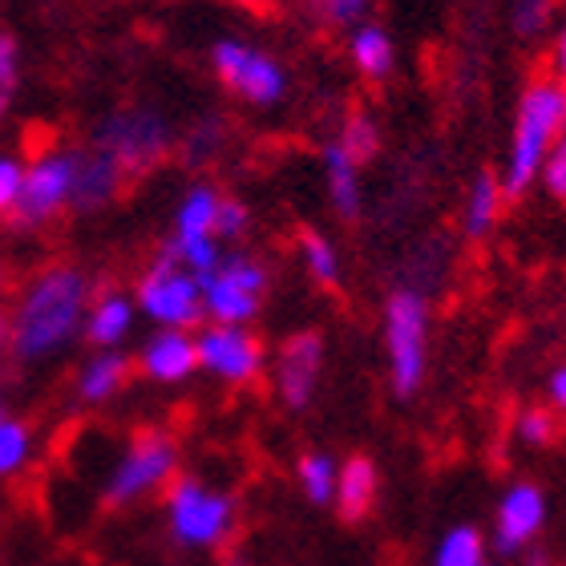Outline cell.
Returning a JSON list of instances; mask_svg holds the SVG:
<instances>
[{
	"label": "cell",
	"instance_id": "1",
	"mask_svg": "<svg viewBox=\"0 0 566 566\" xmlns=\"http://www.w3.org/2000/svg\"><path fill=\"white\" fill-rule=\"evenodd\" d=\"M85 312H90V280L82 268L53 263L36 272L17 295L9 316L17 360H49L61 353L85 328Z\"/></svg>",
	"mask_w": 566,
	"mask_h": 566
},
{
	"label": "cell",
	"instance_id": "2",
	"mask_svg": "<svg viewBox=\"0 0 566 566\" xmlns=\"http://www.w3.org/2000/svg\"><path fill=\"white\" fill-rule=\"evenodd\" d=\"M566 134L563 114V82L538 77L526 85L514 118V142H510V163L502 175V199H522L534 187V178L543 170L546 154Z\"/></svg>",
	"mask_w": 566,
	"mask_h": 566
},
{
	"label": "cell",
	"instance_id": "3",
	"mask_svg": "<svg viewBox=\"0 0 566 566\" xmlns=\"http://www.w3.org/2000/svg\"><path fill=\"white\" fill-rule=\"evenodd\" d=\"M385 348H389V377L397 397H413L424 380L429 360V304L413 287H397L385 300Z\"/></svg>",
	"mask_w": 566,
	"mask_h": 566
},
{
	"label": "cell",
	"instance_id": "4",
	"mask_svg": "<svg viewBox=\"0 0 566 566\" xmlns=\"http://www.w3.org/2000/svg\"><path fill=\"white\" fill-rule=\"evenodd\" d=\"M94 146L102 154H109V158L122 166L126 178H138L170 154L175 130H170V122H166L158 109L130 106V109H118V114L102 118V126L94 130Z\"/></svg>",
	"mask_w": 566,
	"mask_h": 566
},
{
	"label": "cell",
	"instance_id": "5",
	"mask_svg": "<svg viewBox=\"0 0 566 566\" xmlns=\"http://www.w3.org/2000/svg\"><path fill=\"white\" fill-rule=\"evenodd\" d=\"M178 446L166 429H138L106 482V506H134L175 482Z\"/></svg>",
	"mask_w": 566,
	"mask_h": 566
},
{
	"label": "cell",
	"instance_id": "6",
	"mask_svg": "<svg viewBox=\"0 0 566 566\" xmlns=\"http://www.w3.org/2000/svg\"><path fill=\"white\" fill-rule=\"evenodd\" d=\"M202 316L211 324H248L263 307L268 295V268L248 251H231L211 275L199 280Z\"/></svg>",
	"mask_w": 566,
	"mask_h": 566
},
{
	"label": "cell",
	"instance_id": "7",
	"mask_svg": "<svg viewBox=\"0 0 566 566\" xmlns=\"http://www.w3.org/2000/svg\"><path fill=\"white\" fill-rule=\"evenodd\" d=\"M166 518L182 546H223L235 526V506L227 494H214L199 478H175L166 485Z\"/></svg>",
	"mask_w": 566,
	"mask_h": 566
},
{
	"label": "cell",
	"instance_id": "8",
	"mask_svg": "<svg viewBox=\"0 0 566 566\" xmlns=\"http://www.w3.org/2000/svg\"><path fill=\"white\" fill-rule=\"evenodd\" d=\"M138 307L163 328H190L202 319V287L182 263L158 251V260L138 280Z\"/></svg>",
	"mask_w": 566,
	"mask_h": 566
},
{
	"label": "cell",
	"instance_id": "9",
	"mask_svg": "<svg viewBox=\"0 0 566 566\" xmlns=\"http://www.w3.org/2000/svg\"><path fill=\"white\" fill-rule=\"evenodd\" d=\"M70 190H73V154L65 150L36 154V163L24 166L21 195H17V207L9 211L12 227H21V231L45 227L49 219H57L70 207Z\"/></svg>",
	"mask_w": 566,
	"mask_h": 566
},
{
	"label": "cell",
	"instance_id": "10",
	"mask_svg": "<svg viewBox=\"0 0 566 566\" xmlns=\"http://www.w3.org/2000/svg\"><path fill=\"white\" fill-rule=\"evenodd\" d=\"M214 73L219 82L235 97L251 102V106H275L287 94V73L280 70V61L268 57L263 49L243 45V41H219L211 49Z\"/></svg>",
	"mask_w": 566,
	"mask_h": 566
},
{
	"label": "cell",
	"instance_id": "11",
	"mask_svg": "<svg viewBox=\"0 0 566 566\" xmlns=\"http://www.w3.org/2000/svg\"><path fill=\"white\" fill-rule=\"evenodd\" d=\"M199 348V368L231 385H251L263 373V340L243 324H207L195 336Z\"/></svg>",
	"mask_w": 566,
	"mask_h": 566
},
{
	"label": "cell",
	"instance_id": "12",
	"mask_svg": "<svg viewBox=\"0 0 566 566\" xmlns=\"http://www.w3.org/2000/svg\"><path fill=\"white\" fill-rule=\"evenodd\" d=\"M319 368H324V336L319 332H295L275 353V389L287 409H307L316 397Z\"/></svg>",
	"mask_w": 566,
	"mask_h": 566
},
{
	"label": "cell",
	"instance_id": "13",
	"mask_svg": "<svg viewBox=\"0 0 566 566\" xmlns=\"http://www.w3.org/2000/svg\"><path fill=\"white\" fill-rule=\"evenodd\" d=\"M126 187V175L122 166L102 154L97 146L73 154V190H70V207L77 214L102 211L109 202L118 199V190Z\"/></svg>",
	"mask_w": 566,
	"mask_h": 566
},
{
	"label": "cell",
	"instance_id": "14",
	"mask_svg": "<svg viewBox=\"0 0 566 566\" xmlns=\"http://www.w3.org/2000/svg\"><path fill=\"white\" fill-rule=\"evenodd\" d=\"M543 522H546L543 490H538V485H531V482L510 485L506 497H502V506H497L494 546L502 551V555H514V551H522L534 534L543 531Z\"/></svg>",
	"mask_w": 566,
	"mask_h": 566
},
{
	"label": "cell",
	"instance_id": "15",
	"mask_svg": "<svg viewBox=\"0 0 566 566\" xmlns=\"http://www.w3.org/2000/svg\"><path fill=\"white\" fill-rule=\"evenodd\" d=\"M138 368L158 385H178L199 368V348L187 328H163L142 344Z\"/></svg>",
	"mask_w": 566,
	"mask_h": 566
},
{
	"label": "cell",
	"instance_id": "16",
	"mask_svg": "<svg viewBox=\"0 0 566 566\" xmlns=\"http://www.w3.org/2000/svg\"><path fill=\"white\" fill-rule=\"evenodd\" d=\"M332 502H336V514H340V522H365L368 514H373V506H377V465L368 458H348L336 470V494H332Z\"/></svg>",
	"mask_w": 566,
	"mask_h": 566
},
{
	"label": "cell",
	"instance_id": "17",
	"mask_svg": "<svg viewBox=\"0 0 566 566\" xmlns=\"http://www.w3.org/2000/svg\"><path fill=\"white\" fill-rule=\"evenodd\" d=\"M134 365L126 360L122 353H97L90 356L77 373V397L85 405H106L109 397H118L126 389V380H130Z\"/></svg>",
	"mask_w": 566,
	"mask_h": 566
},
{
	"label": "cell",
	"instance_id": "18",
	"mask_svg": "<svg viewBox=\"0 0 566 566\" xmlns=\"http://www.w3.org/2000/svg\"><path fill=\"white\" fill-rule=\"evenodd\" d=\"M348 53H353V65L360 70V77H365V82H373V85L389 82L397 53H392V41H389V33H385L380 24H373V21L356 24L353 41H348Z\"/></svg>",
	"mask_w": 566,
	"mask_h": 566
},
{
	"label": "cell",
	"instance_id": "19",
	"mask_svg": "<svg viewBox=\"0 0 566 566\" xmlns=\"http://www.w3.org/2000/svg\"><path fill=\"white\" fill-rule=\"evenodd\" d=\"M130 324H134V304L118 292H106L102 300L90 304V312H85V336H90V344L106 348V353L114 344L126 340Z\"/></svg>",
	"mask_w": 566,
	"mask_h": 566
},
{
	"label": "cell",
	"instance_id": "20",
	"mask_svg": "<svg viewBox=\"0 0 566 566\" xmlns=\"http://www.w3.org/2000/svg\"><path fill=\"white\" fill-rule=\"evenodd\" d=\"M502 178L494 175V170H482V175L473 178L470 187V199H465V219H461V227H465V235L478 243V239H485L490 231H494L497 214H502Z\"/></svg>",
	"mask_w": 566,
	"mask_h": 566
},
{
	"label": "cell",
	"instance_id": "21",
	"mask_svg": "<svg viewBox=\"0 0 566 566\" xmlns=\"http://www.w3.org/2000/svg\"><path fill=\"white\" fill-rule=\"evenodd\" d=\"M356 170H360V166H356L336 142L324 146V175H328L332 207H336V214L348 219V223L360 214V175H356Z\"/></svg>",
	"mask_w": 566,
	"mask_h": 566
},
{
	"label": "cell",
	"instance_id": "22",
	"mask_svg": "<svg viewBox=\"0 0 566 566\" xmlns=\"http://www.w3.org/2000/svg\"><path fill=\"white\" fill-rule=\"evenodd\" d=\"M214 211H219V190L195 187L178 202L175 235H214Z\"/></svg>",
	"mask_w": 566,
	"mask_h": 566
},
{
	"label": "cell",
	"instance_id": "23",
	"mask_svg": "<svg viewBox=\"0 0 566 566\" xmlns=\"http://www.w3.org/2000/svg\"><path fill=\"white\" fill-rule=\"evenodd\" d=\"M300 255H304L307 275L319 287L336 292V283H340V255H336V248H332L328 239L319 235V231H300Z\"/></svg>",
	"mask_w": 566,
	"mask_h": 566
},
{
	"label": "cell",
	"instance_id": "24",
	"mask_svg": "<svg viewBox=\"0 0 566 566\" xmlns=\"http://www.w3.org/2000/svg\"><path fill=\"white\" fill-rule=\"evenodd\" d=\"M300 485H304V497L307 502H316V506H328L332 494H336V461L328 453H304L300 465Z\"/></svg>",
	"mask_w": 566,
	"mask_h": 566
},
{
	"label": "cell",
	"instance_id": "25",
	"mask_svg": "<svg viewBox=\"0 0 566 566\" xmlns=\"http://www.w3.org/2000/svg\"><path fill=\"white\" fill-rule=\"evenodd\" d=\"M336 146H340L356 166H365L368 158H377V150H380L377 122L368 118V114H360V109H353V114L344 118V130H340V142H336Z\"/></svg>",
	"mask_w": 566,
	"mask_h": 566
},
{
	"label": "cell",
	"instance_id": "26",
	"mask_svg": "<svg viewBox=\"0 0 566 566\" xmlns=\"http://www.w3.org/2000/svg\"><path fill=\"white\" fill-rule=\"evenodd\" d=\"M437 566H485V538L473 526L449 531L437 546Z\"/></svg>",
	"mask_w": 566,
	"mask_h": 566
},
{
	"label": "cell",
	"instance_id": "27",
	"mask_svg": "<svg viewBox=\"0 0 566 566\" xmlns=\"http://www.w3.org/2000/svg\"><path fill=\"white\" fill-rule=\"evenodd\" d=\"M33 453V433L17 417H0V478L24 470V461Z\"/></svg>",
	"mask_w": 566,
	"mask_h": 566
},
{
	"label": "cell",
	"instance_id": "28",
	"mask_svg": "<svg viewBox=\"0 0 566 566\" xmlns=\"http://www.w3.org/2000/svg\"><path fill=\"white\" fill-rule=\"evenodd\" d=\"M304 4L312 21L328 24V29H356V24H365L373 0H304Z\"/></svg>",
	"mask_w": 566,
	"mask_h": 566
},
{
	"label": "cell",
	"instance_id": "29",
	"mask_svg": "<svg viewBox=\"0 0 566 566\" xmlns=\"http://www.w3.org/2000/svg\"><path fill=\"white\" fill-rule=\"evenodd\" d=\"M555 0H514V9H510V24H514V33L534 41V36H543L551 24H555Z\"/></svg>",
	"mask_w": 566,
	"mask_h": 566
},
{
	"label": "cell",
	"instance_id": "30",
	"mask_svg": "<svg viewBox=\"0 0 566 566\" xmlns=\"http://www.w3.org/2000/svg\"><path fill=\"white\" fill-rule=\"evenodd\" d=\"M223 138H227V122L211 114V118H202L199 126H190L187 142H182V150H187L190 163H207V158H214V154H219Z\"/></svg>",
	"mask_w": 566,
	"mask_h": 566
},
{
	"label": "cell",
	"instance_id": "31",
	"mask_svg": "<svg viewBox=\"0 0 566 566\" xmlns=\"http://www.w3.org/2000/svg\"><path fill=\"white\" fill-rule=\"evenodd\" d=\"M514 429H518V437L526 446H551V441H558V417L555 409H543V405L522 409Z\"/></svg>",
	"mask_w": 566,
	"mask_h": 566
},
{
	"label": "cell",
	"instance_id": "32",
	"mask_svg": "<svg viewBox=\"0 0 566 566\" xmlns=\"http://www.w3.org/2000/svg\"><path fill=\"white\" fill-rule=\"evenodd\" d=\"M248 231V207L231 195H219V211H214V239L219 243H235Z\"/></svg>",
	"mask_w": 566,
	"mask_h": 566
},
{
	"label": "cell",
	"instance_id": "33",
	"mask_svg": "<svg viewBox=\"0 0 566 566\" xmlns=\"http://www.w3.org/2000/svg\"><path fill=\"white\" fill-rule=\"evenodd\" d=\"M543 182L546 190H551V199L566 202V134L551 146V154H546V163H543Z\"/></svg>",
	"mask_w": 566,
	"mask_h": 566
},
{
	"label": "cell",
	"instance_id": "34",
	"mask_svg": "<svg viewBox=\"0 0 566 566\" xmlns=\"http://www.w3.org/2000/svg\"><path fill=\"white\" fill-rule=\"evenodd\" d=\"M12 90H17V41L0 33V118L9 114Z\"/></svg>",
	"mask_w": 566,
	"mask_h": 566
},
{
	"label": "cell",
	"instance_id": "35",
	"mask_svg": "<svg viewBox=\"0 0 566 566\" xmlns=\"http://www.w3.org/2000/svg\"><path fill=\"white\" fill-rule=\"evenodd\" d=\"M21 182H24V166L17 158H0V214H9L17 207Z\"/></svg>",
	"mask_w": 566,
	"mask_h": 566
},
{
	"label": "cell",
	"instance_id": "36",
	"mask_svg": "<svg viewBox=\"0 0 566 566\" xmlns=\"http://www.w3.org/2000/svg\"><path fill=\"white\" fill-rule=\"evenodd\" d=\"M546 397H551V409L566 413V365L551 373V380H546Z\"/></svg>",
	"mask_w": 566,
	"mask_h": 566
},
{
	"label": "cell",
	"instance_id": "37",
	"mask_svg": "<svg viewBox=\"0 0 566 566\" xmlns=\"http://www.w3.org/2000/svg\"><path fill=\"white\" fill-rule=\"evenodd\" d=\"M555 82L566 85V21L558 29V41H555Z\"/></svg>",
	"mask_w": 566,
	"mask_h": 566
},
{
	"label": "cell",
	"instance_id": "38",
	"mask_svg": "<svg viewBox=\"0 0 566 566\" xmlns=\"http://www.w3.org/2000/svg\"><path fill=\"white\" fill-rule=\"evenodd\" d=\"M9 348H12V328H9V316L0 312V356L9 353Z\"/></svg>",
	"mask_w": 566,
	"mask_h": 566
},
{
	"label": "cell",
	"instance_id": "39",
	"mask_svg": "<svg viewBox=\"0 0 566 566\" xmlns=\"http://www.w3.org/2000/svg\"><path fill=\"white\" fill-rule=\"evenodd\" d=\"M235 4H243V9H268L272 0H235Z\"/></svg>",
	"mask_w": 566,
	"mask_h": 566
},
{
	"label": "cell",
	"instance_id": "40",
	"mask_svg": "<svg viewBox=\"0 0 566 566\" xmlns=\"http://www.w3.org/2000/svg\"><path fill=\"white\" fill-rule=\"evenodd\" d=\"M4 280H9V275H4V263H0V295H4Z\"/></svg>",
	"mask_w": 566,
	"mask_h": 566
},
{
	"label": "cell",
	"instance_id": "41",
	"mask_svg": "<svg viewBox=\"0 0 566 566\" xmlns=\"http://www.w3.org/2000/svg\"><path fill=\"white\" fill-rule=\"evenodd\" d=\"M563 114H566V85H563Z\"/></svg>",
	"mask_w": 566,
	"mask_h": 566
},
{
	"label": "cell",
	"instance_id": "42",
	"mask_svg": "<svg viewBox=\"0 0 566 566\" xmlns=\"http://www.w3.org/2000/svg\"><path fill=\"white\" fill-rule=\"evenodd\" d=\"M0 417H4V405H0Z\"/></svg>",
	"mask_w": 566,
	"mask_h": 566
}]
</instances>
